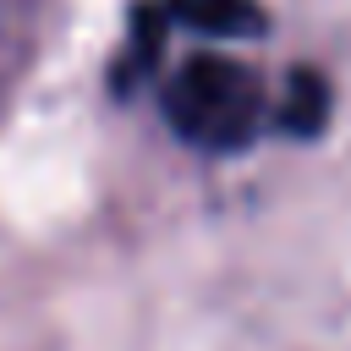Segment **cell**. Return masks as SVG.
Segmentation results:
<instances>
[{
    "label": "cell",
    "instance_id": "2",
    "mask_svg": "<svg viewBox=\"0 0 351 351\" xmlns=\"http://www.w3.org/2000/svg\"><path fill=\"white\" fill-rule=\"evenodd\" d=\"M165 11L176 22H186L192 33H208V38H252L269 27L258 0H165Z\"/></svg>",
    "mask_w": 351,
    "mask_h": 351
},
{
    "label": "cell",
    "instance_id": "3",
    "mask_svg": "<svg viewBox=\"0 0 351 351\" xmlns=\"http://www.w3.org/2000/svg\"><path fill=\"white\" fill-rule=\"evenodd\" d=\"M274 121L291 132V137H318L324 121H329V77L318 66H291L285 77V93L274 104Z\"/></svg>",
    "mask_w": 351,
    "mask_h": 351
},
{
    "label": "cell",
    "instance_id": "1",
    "mask_svg": "<svg viewBox=\"0 0 351 351\" xmlns=\"http://www.w3.org/2000/svg\"><path fill=\"white\" fill-rule=\"evenodd\" d=\"M159 110L176 126V137L192 148H208V154L247 148L263 126V82L236 55L197 49L159 88Z\"/></svg>",
    "mask_w": 351,
    "mask_h": 351
}]
</instances>
